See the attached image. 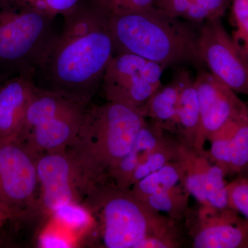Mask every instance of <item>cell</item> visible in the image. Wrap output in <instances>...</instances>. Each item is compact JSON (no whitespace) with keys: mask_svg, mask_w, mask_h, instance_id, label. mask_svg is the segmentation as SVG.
<instances>
[{"mask_svg":"<svg viewBox=\"0 0 248 248\" xmlns=\"http://www.w3.org/2000/svg\"><path fill=\"white\" fill-rule=\"evenodd\" d=\"M195 84L201 115L200 134L195 149L203 151L210 135L229 121L247 113L248 108L237 93L217 79L208 70L198 69Z\"/></svg>","mask_w":248,"mask_h":248,"instance_id":"12","label":"cell"},{"mask_svg":"<svg viewBox=\"0 0 248 248\" xmlns=\"http://www.w3.org/2000/svg\"><path fill=\"white\" fill-rule=\"evenodd\" d=\"M87 105L62 93L36 86L17 140L36 156L66 149L79 135Z\"/></svg>","mask_w":248,"mask_h":248,"instance_id":"6","label":"cell"},{"mask_svg":"<svg viewBox=\"0 0 248 248\" xmlns=\"http://www.w3.org/2000/svg\"><path fill=\"white\" fill-rule=\"evenodd\" d=\"M181 91L174 135L184 146L195 148L200 134L201 115L195 78L185 68L179 69Z\"/></svg>","mask_w":248,"mask_h":248,"instance_id":"16","label":"cell"},{"mask_svg":"<svg viewBox=\"0 0 248 248\" xmlns=\"http://www.w3.org/2000/svg\"><path fill=\"white\" fill-rule=\"evenodd\" d=\"M63 17L62 32L37 73L47 89L88 104L115 55L108 18L89 1Z\"/></svg>","mask_w":248,"mask_h":248,"instance_id":"1","label":"cell"},{"mask_svg":"<svg viewBox=\"0 0 248 248\" xmlns=\"http://www.w3.org/2000/svg\"><path fill=\"white\" fill-rule=\"evenodd\" d=\"M35 86L33 77L24 74L0 86V140L19 138Z\"/></svg>","mask_w":248,"mask_h":248,"instance_id":"14","label":"cell"},{"mask_svg":"<svg viewBox=\"0 0 248 248\" xmlns=\"http://www.w3.org/2000/svg\"><path fill=\"white\" fill-rule=\"evenodd\" d=\"M7 219H9L8 217L0 210V229H1V227L3 226V225L4 224L5 222H6Z\"/></svg>","mask_w":248,"mask_h":248,"instance_id":"32","label":"cell"},{"mask_svg":"<svg viewBox=\"0 0 248 248\" xmlns=\"http://www.w3.org/2000/svg\"><path fill=\"white\" fill-rule=\"evenodd\" d=\"M17 3L30 9L43 11L45 9V0H16Z\"/></svg>","mask_w":248,"mask_h":248,"instance_id":"31","label":"cell"},{"mask_svg":"<svg viewBox=\"0 0 248 248\" xmlns=\"http://www.w3.org/2000/svg\"><path fill=\"white\" fill-rule=\"evenodd\" d=\"M208 152L213 163L221 168L226 176L242 174L248 169V114L237 126H224L209 137Z\"/></svg>","mask_w":248,"mask_h":248,"instance_id":"13","label":"cell"},{"mask_svg":"<svg viewBox=\"0 0 248 248\" xmlns=\"http://www.w3.org/2000/svg\"><path fill=\"white\" fill-rule=\"evenodd\" d=\"M185 220L195 248H248V221L232 209L200 205Z\"/></svg>","mask_w":248,"mask_h":248,"instance_id":"11","label":"cell"},{"mask_svg":"<svg viewBox=\"0 0 248 248\" xmlns=\"http://www.w3.org/2000/svg\"><path fill=\"white\" fill-rule=\"evenodd\" d=\"M198 48L204 67L237 94L248 96V62L226 30L222 18L199 27Z\"/></svg>","mask_w":248,"mask_h":248,"instance_id":"10","label":"cell"},{"mask_svg":"<svg viewBox=\"0 0 248 248\" xmlns=\"http://www.w3.org/2000/svg\"><path fill=\"white\" fill-rule=\"evenodd\" d=\"M41 244L45 248L69 247V244L66 239L52 233L44 235L41 240Z\"/></svg>","mask_w":248,"mask_h":248,"instance_id":"30","label":"cell"},{"mask_svg":"<svg viewBox=\"0 0 248 248\" xmlns=\"http://www.w3.org/2000/svg\"><path fill=\"white\" fill-rule=\"evenodd\" d=\"M55 18L16 0H0V65L34 78L58 37Z\"/></svg>","mask_w":248,"mask_h":248,"instance_id":"5","label":"cell"},{"mask_svg":"<svg viewBox=\"0 0 248 248\" xmlns=\"http://www.w3.org/2000/svg\"><path fill=\"white\" fill-rule=\"evenodd\" d=\"M81 0H45L47 14L56 17L69 12L79 4Z\"/></svg>","mask_w":248,"mask_h":248,"instance_id":"29","label":"cell"},{"mask_svg":"<svg viewBox=\"0 0 248 248\" xmlns=\"http://www.w3.org/2000/svg\"><path fill=\"white\" fill-rule=\"evenodd\" d=\"M108 23L115 55L134 54L166 69L184 65L204 68L197 26L170 17L155 6L109 18Z\"/></svg>","mask_w":248,"mask_h":248,"instance_id":"2","label":"cell"},{"mask_svg":"<svg viewBox=\"0 0 248 248\" xmlns=\"http://www.w3.org/2000/svg\"><path fill=\"white\" fill-rule=\"evenodd\" d=\"M91 192L100 213L106 248H136L151 236L181 239L178 222L140 202L130 188L108 181L95 186Z\"/></svg>","mask_w":248,"mask_h":248,"instance_id":"4","label":"cell"},{"mask_svg":"<svg viewBox=\"0 0 248 248\" xmlns=\"http://www.w3.org/2000/svg\"><path fill=\"white\" fill-rule=\"evenodd\" d=\"M181 239L169 236H151L143 239L136 248H178L182 247Z\"/></svg>","mask_w":248,"mask_h":248,"instance_id":"28","label":"cell"},{"mask_svg":"<svg viewBox=\"0 0 248 248\" xmlns=\"http://www.w3.org/2000/svg\"><path fill=\"white\" fill-rule=\"evenodd\" d=\"M241 175L246 176V177H248V169L246 171V172L243 173L242 174H241Z\"/></svg>","mask_w":248,"mask_h":248,"instance_id":"33","label":"cell"},{"mask_svg":"<svg viewBox=\"0 0 248 248\" xmlns=\"http://www.w3.org/2000/svg\"><path fill=\"white\" fill-rule=\"evenodd\" d=\"M226 174L218 165L212 162L209 166L205 180V195L207 205L211 208L226 209L228 207V184L225 181Z\"/></svg>","mask_w":248,"mask_h":248,"instance_id":"23","label":"cell"},{"mask_svg":"<svg viewBox=\"0 0 248 248\" xmlns=\"http://www.w3.org/2000/svg\"><path fill=\"white\" fill-rule=\"evenodd\" d=\"M108 18L141 12L153 7L155 0H88Z\"/></svg>","mask_w":248,"mask_h":248,"instance_id":"25","label":"cell"},{"mask_svg":"<svg viewBox=\"0 0 248 248\" xmlns=\"http://www.w3.org/2000/svg\"><path fill=\"white\" fill-rule=\"evenodd\" d=\"M40 185L39 206L53 214L60 207L78 203L80 192L91 190L84 170L71 151L42 153L36 159Z\"/></svg>","mask_w":248,"mask_h":248,"instance_id":"9","label":"cell"},{"mask_svg":"<svg viewBox=\"0 0 248 248\" xmlns=\"http://www.w3.org/2000/svg\"><path fill=\"white\" fill-rule=\"evenodd\" d=\"M232 38L248 62V0H231Z\"/></svg>","mask_w":248,"mask_h":248,"instance_id":"24","label":"cell"},{"mask_svg":"<svg viewBox=\"0 0 248 248\" xmlns=\"http://www.w3.org/2000/svg\"><path fill=\"white\" fill-rule=\"evenodd\" d=\"M168 133L157 124L146 120L131 150L111 172L109 181L119 187L130 188V181L135 170L144 162Z\"/></svg>","mask_w":248,"mask_h":248,"instance_id":"15","label":"cell"},{"mask_svg":"<svg viewBox=\"0 0 248 248\" xmlns=\"http://www.w3.org/2000/svg\"><path fill=\"white\" fill-rule=\"evenodd\" d=\"M36 159L19 140H0V210L9 219L24 216L37 206L40 185Z\"/></svg>","mask_w":248,"mask_h":248,"instance_id":"7","label":"cell"},{"mask_svg":"<svg viewBox=\"0 0 248 248\" xmlns=\"http://www.w3.org/2000/svg\"><path fill=\"white\" fill-rule=\"evenodd\" d=\"M183 175L184 165L180 156L178 161L166 164L135 183L130 191L142 202L150 196L159 193L182 183Z\"/></svg>","mask_w":248,"mask_h":248,"instance_id":"20","label":"cell"},{"mask_svg":"<svg viewBox=\"0 0 248 248\" xmlns=\"http://www.w3.org/2000/svg\"><path fill=\"white\" fill-rule=\"evenodd\" d=\"M231 4V0H155L154 6L170 17L200 27L223 17Z\"/></svg>","mask_w":248,"mask_h":248,"instance_id":"17","label":"cell"},{"mask_svg":"<svg viewBox=\"0 0 248 248\" xmlns=\"http://www.w3.org/2000/svg\"><path fill=\"white\" fill-rule=\"evenodd\" d=\"M181 91L179 69L167 84L156 90L146 103L143 114L170 134L174 135L178 102Z\"/></svg>","mask_w":248,"mask_h":248,"instance_id":"18","label":"cell"},{"mask_svg":"<svg viewBox=\"0 0 248 248\" xmlns=\"http://www.w3.org/2000/svg\"><path fill=\"white\" fill-rule=\"evenodd\" d=\"M190 194L182 183H179L168 190L150 196L143 201L150 208L159 213L166 214L174 221L185 220L189 208Z\"/></svg>","mask_w":248,"mask_h":248,"instance_id":"21","label":"cell"},{"mask_svg":"<svg viewBox=\"0 0 248 248\" xmlns=\"http://www.w3.org/2000/svg\"><path fill=\"white\" fill-rule=\"evenodd\" d=\"M146 120L143 111L122 103L108 102L88 109L71 151L91 187L109 180Z\"/></svg>","mask_w":248,"mask_h":248,"instance_id":"3","label":"cell"},{"mask_svg":"<svg viewBox=\"0 0 248 248\" xmlns=\"http://www.w3.org/2000/svg\"><path fill=\"white\" fill-rule=\"evenodd\" d=\"M181 159L184 165L182 184L200 205H206L205 180L209 166L213 162L208 152L198 151L182 144Z\"/></svg>","mask_w":248,"mask_h":248,"instance_id":"19","label":"cell"},{"mask_svg":"<svg viewBox=\"0 0 248 248\" xmlns=\"http://www.w3.org/2000/svg\"><path fill=\"white\" fill-rule=\"evenodd\" d=\"M53 214L60 221L74 228H81L89 222L87 212L82 207L79 206L78 203L63 205Z\"/></svg>","mask_w":248,"mask_h":248,"instance_id":"27","label":"cell"},{"mask_svg":"<svg viewBox=\"0 0 248 248\" xmlns=\"http://www.w3.org/2000/svg\"></svg>","mask_w":248,"mask_h":248,"instance_id":"34","label":"cell"},{"mask_svg":"<svg viewBox=\"0 0 248 248\" xmlns=\"http://www.w3.org/2000/svg\"><path fill=\"white\" fill-rule=\"evenodd\" d=\"M227 188L228 207L248 221V177L240 175L228 183Z\"/></svg>","mask_w":248,"mask_h":248,"instance_id":"26","label":"cell"},{"mask_svg":"<svg viewBox=\"0 0 248 248\" xmlns=\"http://www.w3.org/2000/svg\"><path fill=\"white\" fill-rule=\"evenodd\" d=\"M168 134L144 162L135 170L130 181V187L151 173L180 159L182 143L177 138H170Z\"/></svg>","mask_w":248,"mask_h":248,"instance_id":"22","label":"cell"},{"mask_svg":"<svg viewBox=\"0 0 248 248\" xmlns=\"http://www.w3.org/2000/svg\"><path fill=\"white\" fill-rule=\"evenodd\" d=\"M166 68L159 63L130 53L115 55L102 80L108 102H118L143 111L161 86Z\"/></svg>","mask_w":248,"mask_h":248,"instance_id":"8","label":"cell"}]
</instances>
